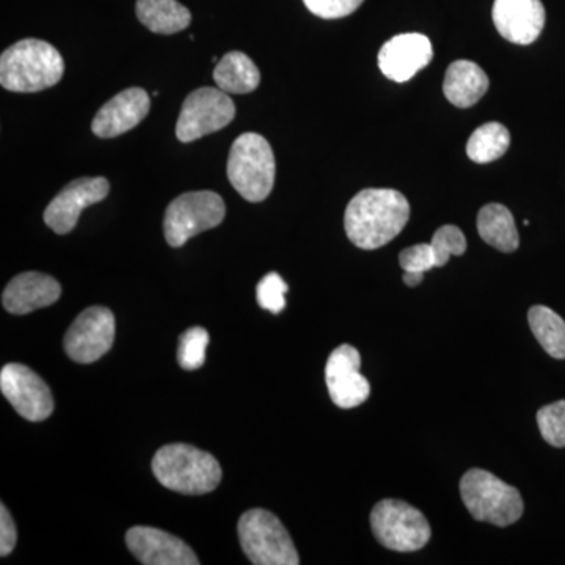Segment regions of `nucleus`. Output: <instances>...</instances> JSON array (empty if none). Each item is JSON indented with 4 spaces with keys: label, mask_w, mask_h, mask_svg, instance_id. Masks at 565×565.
Wrapping results in <instances>:
<instances>
[{
    "label": "nucleus",
    "mask_w": 565,
    "mask_h": 565,
    "mask_svg": "<svg viewBox=\"0 0 565 565\" xmlns=\"http://www.w3.org/2000/svg\"><path fill=\"white\" fill-rule=\"evenodd\" d=\"M411 218V204L394 189H364L345 207L349 241L362 250H375L399 236Z\"/></svg>",
    "instance_id": "obj_1"
},
{
    "label": "nucleus",
    "mask_w": 565,
    "mask_h": 565,
    "mask_svg": "<svg viewBox=\"0 0 565 565\" xmlns=\"http://www.w3.org/2000/svg\"><path fill=\"white\" fill-rule=\"evenodd\" d=\"M65 62L47 41H18L0 57V84L14 93H36L62 81Z\"/></svg>",
    "instance_id": "obj_2"
},
{
    "label": "nucleus",
    "mask_w": 565,
    "mask_h": 565,
    "mask_svg": "<svg viewBox=\"0 0 565 565\" xmlns=\"http://www.w3.org/2000/svg\"><path fill=\"white\" fill-rule=\"evenodd\" d=\"M152 473L159 484L182 494L210 493L222 481L217 459L184 444L162 446L152 459Z\"/></svg>",
    "instance_id": "obj_3"
},
{
    "label": "nucleus",
    "mask_w": 565,
    "mask_h": 565,
    "mask_svg": "<svg viewBox=\"0 0 565 565\" xmlns=\"http://www.w3.org/2000/svg\"><path fill=\"white\" fill-rule=\"evenodd\" d=\"M460 497L475 520L501 527L514 525L525 511L515 487L481 468H471L460 479Z\"/></svg>",
    "instance_id": "obj_4"
},
{
    "label": "nucleus",
    "mask_w": 565,
    "mask_h": 565,
    "mask_svg": "<svg viewBox=\"0 0 565 565\" xmlns=\"http://www.w3.org/2000/svg\"><path fill=\"white\" fill-rule=\"evenodd\" d=\"M228 180L244 200L264 202L275 182V158L269 141L256 132H245L230 150Z\"/></svg>",
    "instance_id": "obj_5"
},
{
    "label": "nucleus",
    "mask_w": 565,
    "mask_h": 565,
    "mask_svg": "<svg viewBox=\"0 0 565 565\" xmlns=\"http://www.w3.org/2000/svg\"><path fill=\"white\" fill-rule=\"evenodd\" d=\"M241 546L255 565H299L291 535L273 512L252 509L237 523Z\"/></svg>",
    "instance_id": "obj_6"
},
{
    "label": "nucleus",
    "mask_w": 565,
    "mask_h": 565,
    "mask_svg": "<svg viewBox=\"0 0 565 565\" xmlns=\"http://www.w3.org/2000/svg\"><path fill=\"white\" fill-rule=\"evenodd\" d=\"M226 207L222 196L212 191L182 193L169 204L163 233L170 247H182L196 234L221 225Z\"/></svg>",
    "instance_id": "obj_7"
},
{
    "label": "nucleus",
    "mask_w": 565,
    "mask_h": 565,
    "mask_svg": "<svg viewBox=\"0 0 565 565\" xmlns=\"http://www.w3.org/2000/svg\"><path fill=\"white\" fill-rule=\"evenodd\" d=\"M371 530L385 548L394 552H418L430 541L426 516L401 500H384L375 504L371 512Z\"/></svg>",
    "instance_id": "obj_8"
},
{
    "label": "nucleus",
    "mask_w": 565,
    "mask_h": 565,
    "mask_svg": "<svg viewBox=\"0 0 565 565\" xmlns=\"http://www.w3.org/2000/svg\"><path fill=\"white\" fill-rule=\"evenodd\" d=\"M236 107L228 93L221 88L203 87L192 92L182 104L177 122V137L182 143H191L221 131L234 120Z\"/></svg>",
    "instance_id": "obj_9"
},
{
    "label": "nucleus",
    "mask_w": 565,
    "mask_h": 565,
    "mask_svg": "<svg viewBox=\"0 0 565 565\" xmlns=\"http://www.w3.org/2000/svg\"><path fill=\"white\" fill-rule=\"evenodd\" d=\"M0 390L14 411L28 422H44L54 412V397L50 386L24 364L10 363L2 367Z\"/></svg>",
    "instance_id": "obj_10"
},
{
    "label": "nucleus",
    "mask_w": 565,
    "mask_h": 565,
    "mask_svg": "<svg viewBox=\"0 0 565 565\" xmlns=\"http://www.w3.org/2000/svg\"><path fill=\"white\" fill-rule=\"evenodd\" d=\"M115 318L109 308L90 307L77 316L65 334V351L73 362L93 363L110 351Z\"/></svg>",
    "instance_id": "obj_11"
},
{
    "label": "nucleus",
    "mask_w": 565,
    "mask_h": 565,
    "mask_svg": "<svg viewBox=\"0 0 565 565\" xmlns=\"http://www.w3.org/2000/svg\"><path fill=\"white\" fill-rule=\"evenodd\" d=\"M362 356L351 344H343L330 353L326 364V384L333 404L353 408L370 397L371 385L360 373Z\"/></svg>",
    "instance_id": "obj_12"
},
{
    "label": "nucleus",
    "mask_w": 565,
    "mask_h": 565,
    "mask_svg": "<svg viewBox=\"0 0 565 565\" xmlns=\"http://www.w3.org/2000/svg\"><path fill=\"white\" fill-rule=\"evenodd\" d=\"M109 191V181L103 177L79 178L70 182L44 211V222L52 232L68 234L76 228L82 211L103 202Z\"/></svg>",
    "instance_id": "obj_13"
},
{
    "label": "nucleus",
    "mask_w": 565,
    "mask_h": 565,
    "mask_svg": "<svg viewBox=\"0 0 565 565\" xmlns=\"http://www.w3.org/2000/svg\"><path fill=\"white\" fill-rule=\"evenodd\" d=\"M126 545L145 565H199L191 546L158 527L134 526L126 534Z\"/></svg>",
    "instance_id": "obj_14"
},
{
    "label": "nucleus",
    "mask_w": 565,
    "mask_h": 565,
    "mask_svg": "<svg viewBox=\"0 0 565 565\" xmlns=\"http://www.w3.org/2000/svg\"><path fill=\"white\" fill-rule=\"evenodd\" d=\"M434 58L433 43L423 33H401L379 52V68L394 82H407Z\"/></svg>",
    "instance_id": "obj_15"
},
{
    "label": "nucleus",
    "mask_w": 565,
    "mask_h": 565,
    "mask_svg": "<svg viewBox=\"0 0 565 565\" xmlns=\"http://www.w3.org/2000/svg\"><path fill=\"white\" fill-rule=\"evenodd\" d=\"M150 111V96L143 88H128L104 104L92 122V131L99 139H114L131 131Z\"/></svg>",
    "instance_id": "obj_16"
},
{
    "label": "nucleus",
    "mask_w": 565,
    "mask_h": 565,
    "mask_svg": "<svg viewBox=\"0 0 565 565\" xmlns=\"http://www.w3.org/2000/svg\"><path fill=\"white\" fill-rule=\"evenodd\" d=\"M494 28L503 39L514 44L534 43L545 25V9L541 0H494Z\"/></svg>",
    "instance_id": "obj_17"
},
{
    "label": "nucleus",
    "mask_w": 565,
    "mask_h": 565,
    "mask_svg": "<svg viewBox=\"0 0 565 565\" xmlns=\"http://www.w3.org/2000/svg\"><path fill=\"white\" fill-rule=\"evenodd\" d=\"M61 282L51 275L25 273L7 285L2 303L11 315H29L40 308L51 307L61 299Z\"/></svg>",
    "instance_id": "obj_18"
},
{
    "label": "nucleus",
    "mask_w": 565,
    "mask_h": 565,
    "mask_svg": "<svg viewBox=\"0 0 565 565\" xmlns=\"http://www.w3.org/2000/svg\"><path fill=\"white\" fill-rule=\"evenodd\" d=\"M489 90V77L481 66L470 61H457L446 70L444 92L452 106L468 109L481 102Z\"/></svg>",
    "instance_id": "obj_19"
},
{
    "label": "nucleus",
    "mask_w": 565,
    "mask_h": 565,
    "mask_svg": "<svg viewBox=\"0 0 565 565\" xmlns=\"http://www.w3.org/2000/svg\"><path fill=\"white\" fill-rule=\"evenodd\" d=\"M214 82L228 95H247L259 87L262 74L248 55L233 51L223 55L215 66Z\"/></svg>",
    "instance_id": "obj_20"
},
{
    "label": "nucleus",
    "mask_w": 565,
    "mask_h": 565,
    "mask_svg": "<svg viewBox=\"0 0 565 565\" xmlns=\"http://www.w3.org/2000/svg\"><path fill=\"white\" fill-rule=\"evenodd\" d=\"M478 232L484 243L503 253L519 248L520 236L516 232L514 215L500 203L486 204L478 214Z\"/></svg>",
    "instance_id": "obj_21"
},
{
    "label": "nucleus",
    "mask_w": 565,
    "mask_h": 565,
    "mask_svg": "<svg viewBox=\"0 0 565 565\" xmlns=\"http://www.w3.org/2000/svg\"><path fill=\"white\" fill-rule=\"evenodd\" d=\"M136 11L141 24L159 35L184 31L192 21L191 11L178 0H137Z\"/></svg>",
    "instance_id": "obj_22"
},
{
    "label": "nucleus",
    "mask_w": 565,
    "mask_h": 565,
    "mask_svg": "<svg viewBox=\"0 0 565 565\" xmlns=\"http://www.w3.org/2000/svg\"><path fill=\"white\" fill-rule=\"evenodd\" d=\"M527 322L535 340L550 356L565 359V321L552 308L535 305L527 313Z\"/></svg>",
    "instance_id": "obj_23"
},
{
    "label": "nucleus",
    "mask_w": 565,
    "mask_h": 565,
    "mask_svg": "<svg viewBox=\"0 0 565 565\" xmlns=\"http://www.w3.org/2000/svg\"><path fill=\"white\" fill-rule=\"evenodd\" d=\"M511 147V134L501 122H486L471 134L467 154L476 163H489L503 158Z\"/></svg>",
    "instance_id": "obj_24"
},
{
    "label": "nucleus",
    "mask_w": 565,
    "mask_h": 565,
    "mask_svg": "<svg viewBox=\"0 0 565 565\" xmlns=\"http://www.w3.org/2000/svg\"><path fill=\"white\" fill-rule=\"evenodd\" d=\"M210 344V333L203 327H192L180 337L178 363L182 370L196 371L206 362V349Z\"/></svg>",
    "instance_id": "obj_25"
},
{
    "label": "nucleus",
    "mask_w": 565,
    "mask_h": 565,
    "mask_svg": "<svg viewBox=\"0 0 565 565\" xmlns=\"http://www.w3.org/2000/svg\"><path fill=\"white\" fill-rule=\"evenodd\" d=\"M537 426L546 444L565 448V401L542 407L537 412Z\"/></svg>",
    "instance_id": "obj_26"
},
{
    "label": "nucleus",
    "mask_w": 565,
    "mask_h": 565,
    "mask_svg": "<svg viewBox=\"0 0 565 565\" xmlns=\"http://www.w3.org/2000/svg\"><path fill=\"white\" fill-rule=\"evenodd\" d=\"M430 245H433L437 267H444L445 264H448L451 256H462L467 252L465 234L462 230L455 225H445L438 228L434 233Z\"/></svg>",
    "instance_id": "obj_27"
},
{
    "label": "nucleus",
    "mask_w": 565,
    "mask_h": 565,
    "mask_svg": "<svg viewBox=\"0 0 565 565\" xmlns=\"http://www.w3.org/2000/svg\"><path fill=\"white\" fill-rule=\"evenodd\" d=\"M288 285L277 273L267 274L256 286V299L263 310L278 315L285 310Z\"/></svg>",
    "instance_id": "obj_28"
},
{
    "label": "nucleus",
    "mask_w": 565,
    "mask_h": 565,
    "mask_svg": "<svg viewBox=\"0 0 565 565\" xmlns=\"http://www.w3.org/2000/svg\"><path fill=\"white\" fill-rule=\"evenodd\" d=\"M364 0H303L305 7L322 20H340L362 7Z\"/></svg>",
    "instance_id": "obj_29"
},
{
    "label": "nucleus",
    "mask_w": 565,
    "mask_h": 565,
    "mask_svg": "<svg viewBox=\"0 0 565 565\" xmlns=\"http://www.w3.org/2000/svg\"><path fill=\"white\" fill-rule=\"evenodd\" d=\"M399 264L404 273L426 274L427 270L437 267L433 245L416 244L414 247L405 248L401 252Z\"/></svg>",
    "instance_id": "obj_30"
},
{
    "label": "nucleus",
    "mask_w": 565,
    "mask_h": 565,
    "mask_svg": "<svg viewBox=\"0 0 565 565\" xmlns=\"http://www.w3.org/2000/svg\"><path fill=\"white\" fill-rule=\"evenodd\" d=\"M18 531L6 504L0 505V556H9L17 546Z\"/></svg>",
    "instance_id": "obj_31"
},
{
    "label": "nucleus",
    "mask_w": 565,
    "mask_h": 565,
    "mask_svg": "<svg viewBox=\"0 0 565 565\" xmlns=\"http://www.w3.org/2000/svg\"><path fill=\"white\" fill-rule=\"evenodd\" d=\"M424 280V274L419 273H404V282L411 288H415V286L422 285Z\"/></svg>",
    "instance_id": "obj_32"
}]
</instances>
